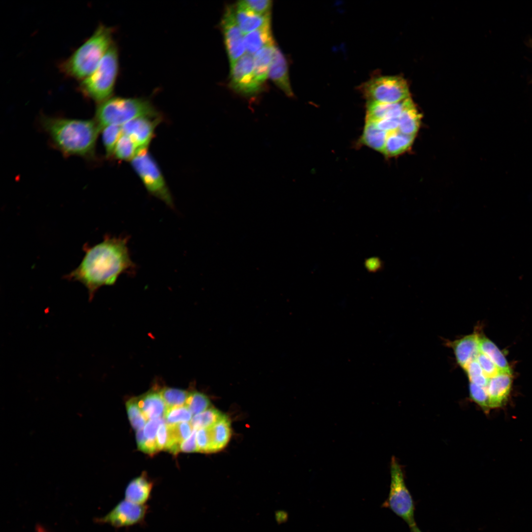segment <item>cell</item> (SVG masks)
Segmentation results:
<instances>
[{
  "instance_id": "ac0fdd59",
  "label": "cell",
  "mask_w": 532,
  "mask_h": 532,
  "mask_svg": "<svg viewBox=\"0 0 532 532\" xmlns=\"http://www.w3.org/2000/svg\"><path fill=\"white\" fill-rule=\"evenodd\" d=\"M153 485V482L145 474L137 477L127 486L125 499L137 504L146 505L150 498Z\"/></svg>"
},
{
  "instance_id": "d590c367",
  "label": "cell",
  "mask_w": 532,
  "mask_h": 532,
  "mask_svg": "<svg viewBox=\"0 0 532 532\" xmlns=\"http://www.w3.org/2000/svg\"><path fill=\"white\" fill-rule=\"evenodd\" d=\"M252 11L261 15L270 13L272 1L270 0H243L239 1Z\"/></svg>"
},
{
  "instance_id": "4316f807",
  "label": "cell",
  "mask_w": 532,
  "mask_h": 532,
  "mask_svg": "<svg viewBox=\"0 0 532 532\" xmlns=\"http://www.w3.org/2000/svg\"><path fill=\"white\" fill-rule=\"evenodd\" d=\"M139 151L133 141L122 133L116 144L113 155L118 160L131 161Z\"/></svg>"
},
{
  "instance_id": "9a60e30c",
  "label": "cell",
  "mask_w": 532,
  "mask_h": 532,
  "mask_svg": "<svg viewBox=\"0 0 532 532\" xmlns=\"http://www.w3.org/2000/svg\"><path fill=\"white\" fill-rule=\"evenodd\" d=\"M413 104L410 98L393 103L367 101L366 120L376 122L386 118L399 117L405 109Z\"/></svg>"
},
{
  "instance_id": "8fae6325",
  "label": "cell",
  "mask_w": 532,
  "mask_h": 532,
  "mask_svg": "<svg viewBox=\"0 0 532 532\" xmlns=\"http://www.w3.org/2000/svg\"><path fill=\"white\" fill-rule=\"evenodd\" d=\"M221 25L231 65L246 53L244 35L237 23L233 7H226Z\"/></svg>"
},
{
  "instance_id": "83f0119b",
  "label": "cell",
  "mask_w": 532,
  "mask_h": 532,
  "mask_svg": "<svg viewBox=\"0 0 532 532\" xmlns=\"http://www.w3.org/2000/svg\"><path fill=\"white\" fill-rule=\"evenodd\" d=\"M225 416L219 410L209 408L202 412L194 415L190 421V424L193 429L197 430L208 428Z\"/></svg>"
},
{
  "instance_id": "44dd1931",
  "label": "cell",
  "mask_w": 532,
  "mask_h": 532,
  "mask_svg": "<svg viewBox=\"0 0 532 532\" xmlns=\"http://www.w3.org/2000/svg\"><path fill=\"white\" fill-rule=\"evenodd\" d=\"M388 134V133L379 129L375 122L366 120L360 142L383 153Z\"/></svg>"
},
{
  "instance_id": "e575fe53",
  "label": "cell",
  "mask_w": 532,
  "mask_h": 532,
  "mask_svg": "<svg viewBox=\"0 0 532 532\" xmlns=\"http://www.w3.org/2000/svg\"><path fill=\"white\" fill-rule=\"evenodd\" d=\"M469 396L470 399L480 406L485 412H488L490 409L487 388L470 382Z\"/></svg>"
},
{
  "instance_id": "5bb4252c",
  "label": "cell",
  "mask_w": 532,
  "mask_h": 532,
  "mask_svg": "<svg viewBox=\"0 0 532 532\" xmlns=\"http://www.w3.org/2000/svg\"><path fill=\"white\" fill-rule=\"evenodd\" d=\"M512 385V374L501 372L490 379L487 387L490 409L502 406L506 401Z\"/></svg>"
},
{
  "instance_id": "d6a6232c",
  "label": "cell",
  "mask_w": 532,
  "mask_h": 532,
  "mask_svg": "<svg viewBox=\"0 0 532 532\" xmlns=\"http://www.w3.org/2000/svg\"><path fill=\"white\" fill-rule=\"evenodd\" d=\"M192 414L185 406L167 408L164 417L168 425H173L191 420Z\"/></svg>"
},
{
  "instance_id": "7c38bea8",
  "label": "cell",
  "mask_w": 532,
  "mask_h": 532,
  "mask_svg": "<svg viewBox=\"0 0 532 532\" xmlns=\"http://www.w3.org/2000/svg\"><path fill=\"white\" fill-rule=\"evenodd\" d=\"M160 122V117L137 118L122 126V133L130 137L139 151L147 149Z\"/></svg>"
},
{
  "instance_id": "52a82bcc",
  "label": "cell",
  "mask_w": 532,
  "mask_h": 532,
  "mask_svg": "<svg viewBox=\"0 0 532 532\" xmlns=\"http://www.w3.org/2000/svg\"><path fill=\"white\" fill-rule=\"evenodd\" d=\"M390 470V492L383 506L390 508L411 527L416 524L414 503L405 484L401 468L395 457L391 459Z\"/></svg>"
},
{
  "instance_id": "277c9868",
  "label": "cell",
  "mask_w": 532,
  "mask_h": 532,
  "mask_svg": "<svg viewBox=\"0 0 532 532\" xmlns=\"http://www.w3.org/2000/svg\"><path fill=\"white\" fill-rule=\"evenodd\" d=\"M142 117L159 115L149 101L141 98L110 97L100 102L96 111V121L100 130L110 125L122 126Z\"/></svg>"
},
{
  "instance_id": "836d02e7",
  "label": "cell",
  "mask_w": 532,
  "mask_h": 532,
  "mask_svg": "<svg viewBox=\"0 0 532 532\" xmlns=\"http://www.w3.org/2000/svg\"><path fill=\"white\" fill-rule=\"evenodd\" d=\"M464 369L466 372L470 383L484 388H487L490 379L485 375L476 359L469 363Z\"/></svg>"
},
{
  "instance_id": "74e56055",
  "label": "cell",
  "mask_w": 532,
  "mask_h": 532,
  "mask_svg": "<svg viewBox=\"0 0 532 532\" xmlns=\"http://www.w3.org/2000/svg\"><path fill=\"white\" fill-rule=\"evenodd\" d=\"M196 441L198 452H210V438L208 428L197 430Z\"/></svg>"
},
{
  "instance_id": "f35d334b",
  "label": "cell",
  "mask_w": 532,
  "mask_h": 532,
  "mask_svg": "<svg viewBox=\"0 0 532 532\" xmlns=\"http://www.w3.org/2000/svg\"><path fill=\"white\" fill-rule=\"evenodd\" d=\"M156 440L158 450L164 449L166 450L169 442V434L167 424L164 423L160 426L157 431Z\"/></svg>"
},
{
  "instance_id": "6da1fadb",
  "label": "cell",
  "mask_w": 532,
  "mask_h": 532,
  "mask_svg": "<svg viewBox=\"0 0 532 532\" xmlns=\"http://www.w3.org/2000/svg\"><path fill=\"white\" fill-rule=\"evenodd\" d=\"M128 236L106 235L93 246L84 245L85 254L78 267L65 278L83 284L88 290L89 300L101 286L113 285L120 275L134 271Z\"/></svg>"
},
{
  "instance_id": "ee69618b",
  "label": "cell",
  "mask_w": 532,
  "mask_h": 532,
  "mask_svg": "<svg viewBox=\"0 0 532 532\" xmlns=\"http://www.w3.org/2000/svg\"><path fill=\"white\" fill-rule=\"evenodd\" d=\"M410 532H422L417 526L416 524H415L411 527H409Z\"/></svg>"
},
{
  "instance_id": "ffe728a7",
  "label": "cell",
  "mask_w": 532,
  "mask_h": 532,
  "mask_svg": "<svg viewBox=\"0 0 532 532\" xmlns=\"http://www.w3.org/2000/svg\"><path fill=\"white\" fill-rule=\"evenodd\" d=\"M246 53L254 56L261 49L274 45L270 23L244 35Z\"/></svg>"
},
{
  "instance_id": "5b68a950",
  "label": "cell",
  "mask_w": 532,
  "mask_h": 532,
  "mask_svg": "<svg viewBox=\"0 0 532 532\" xmlns=\"http://www.w3.org/2000/svg\"><path fill=\"white\" fill-rule=\"evenodd\" d=\"M119 68L117 48L113 43L96 70L81 81L79 92L85 97L101 102L111 97Z\"/></svg>"
},
{
  "instance_id": "3957f363",
  "label": "cell",
  "mask_w": 532,
  "mask_h": 532,
  "mask_svg": "<svg viewBox=\"0 0 532 532\" xmlns=\"http://www.w3.org/2000/svg\"><path fill=\"white\" fill-rule=\"evenodd\" d=\"M112 28L100 25L93 33L68 58L59 65L66 76L82 80L97 68L113 43Z\"/></svg>"
},
{
  "instance_id": "4dcf8cb0",
  "label": "cell",
  "mask_w": 532,
  "mask_h": 532,
  "mask_svg": "<svg viewBox=\"0 0 532 532\" xmlns=\"http://www.w3.org/2000/svg\"><path fill=\"white\" fill-rule=\"evenodd\" d=\"M210 401L206 395L197 391L189 392L185 406L193 415H197L210 408Z\"/></svg>"
},
{
  "instance_id": "7bdbcfd3",
  "label": "cell",
  "mask_w": 532,
  "mask_h": 532,
  "mask_svg": "<svg viewBox=\"0 0 532 532\" xmlns=\"http://www.w3.org/2000/svg\"><path fill=\"white\" fill-rule=\"evenodd\" d=\"M136 439L137 443L138 448V449L142 451L147 439L144 434V432L142 429L137 431L136 433Z\"/></svg>"
},
{
  "instance_id": "2e32d148",
  "label": "cell",
  "mask_w": 532,
  "mask_h": 532,
  "mask_svg": "<svg viewBox=\"0 0 532 532\" xmlns=\"http://www.w3.org/2000/svg\"><path fill=\"white\" fill-rule=\"evenodd\" d=\"M457 363L463 368L471 361L476 360L480 353L479 335L472 333L450 343Z\"/></svg>"
},
{
  "instance_id": "b9f144b4",
  "label": "cell",
  "mask_w": 532,
  "mask_h": 532,
  "mask_svg": "<svg viewBox=\"0 0 532 532\" xmlns=\"http://www.w3.org/2000/svg\"><path fill=\"white\" fill-rule=\"evenodd\" d=\"M197 432V430L193 429L191 435L181 443L180 452L186 453L198 452L196 441Z\"/></svg>"
},
{
  "instance_id": "9c48e42d",
  "label": "cell",
  "mask_w": 532,
  "mask_h": 532,
  "mask_svg": "<svg viewBox=\"0 0 532 532\" xmlns=\"http://www.w3.org/2000/svg\"><path fill=\"white\" fill-rule=\"evenodd\" d=\"M230 87L245 97L258 93L262 87L256 81L253 56L245 53L231 65Z\"/></svg>"
},
{
  "instance_id": "1f68e13d",
  "label": "cell",
  "mask_w": 532,
  "mask_h": 532,
  "mask_svg": "<svg viewBox=\"0 0 532 532\" xmlns=\"http://www.w3.org/2000/svg\"><path fill=\"white\" fill-rule=\"evenodd\" d=\"M126 408L128 417L133 429L138 431L145 426L147 419L140 409L137 398L130 399L126 402Z\"/></svg>"
},
{
  "instance_id": "603a6c76",
  "label": "cell",
  "mask_w": 532,
  "mask_h": 532,
  "mask_svg": "<svg viewBox=\"0 0 532 532\" xmlns=\"http://www.w3.org/2000/svg\"><path fill=\"white\" fill-rule=\"evenodd\" d=\"M415 136L403 134L398 130L388 133L383 154L388 157L401 154L412 145Z\"/></svg>"
},
{
  "instance_id": "7402d4cb",
  "label": "cell",
  "mask_w": 532,
  "mask_h": 532,
  "mask_svg": "<svg viewBox=\"0 0 532 532\" xmlns=\"http://www.w3.org/2000/svg\"><path fill=\"white\" fill-rule=\"evenodd\" d=\"M275 47V45L266 46L253 56L255 80L261 86L268 76Z\"/></svg>"
},
{
  "instance_id": "cb8c5ba5",
  "label": "cell",
  "mask_w": 532,
  "mask_h": 532,
  "mask_svg": "<svg viewBox=\"0 0 532 532\" xmlns=\"http://www.w3.org/2000/svg\"><path fill=\"white\" fill-rule=\"evenodd\" d=\"M210 438V452L223 449L228 443L231 434L230 422L225 416L208 428Z\"/></svg>"
},
{
  "instance_id": "d6986e66",
  "label": "cell",
  "mask_w": 532,
  "mask_h": 532,
  "mask_svg": "<svg viewBox=\"0 0 532 532\" xmlns=\"http://www.w3.org/2000/svg\"><path fill=\"white\" fill-rule=\"evenodd\" d=\"M138 406L147 420L162 418L167 409L159 391H150L137 398Z\"/></svg>"
},
{
  "instance_id": "7a4b0ae2",
  "label": "cell",
  "mask_w": 532,
  "mask_h": 532,
  "mask_svg": "<svg viewBox=\"0 0 532 532\" xmlns=\"http://www.w3.org/2000/svg\"><path fill=\"white\" fill-rule=\"evenodd\" d=\"M41 124L52 143L64 154L94 156L100 131L96 120L43 116Z\"/></svg>"
},
{
  "instance_id": "f546056e",
  "label": "cell",
  "mask_w": 532,
  "mask_h": 532,
  "mask_svg": "<svg viewBox=\"0 0 532 532\" xmlns=\"http://www.w3.org/2000/svg\"><path fill=\"white\" fill-rule=\"evenodd\" d=\"M102 143L107 157L113 155L116 144L122 134V126L110 125L101 129Z\"/></svg>"
},
{
  "instance_id": "30bf717a",
  "label": "cell",
  "mask_w": 532,
  "mask_h": 532,
  "mask_svg": "<svg viewBox=\"0 0 532 532\" xmlns=\"http://www.w3.org/2000/svg\"><path fill=\"white\" fill-rule=\"evenodd\" d=\"M149 507L134 503L128 500L120 501L106 515L97 521L109 524L116 528H127L141 524L145 520Z\"/></svg>"
},
{
  "instance_id": "ab89813d",
  "label": "cell",
  "mask_w": 532,
  "mask_h": 532,
  "mask_svg": "<svg viewBox=\"0 0 532 532\" xmlns=\"http://www.w3.org/2000/svg\"><path fill=\"white\" fill-rule=\"evenodd\" d=\"M165 420L163 418H156L150 420L144 426V434L147 439L151 441H156L158 428L160 426L165 423Z\"/></svg>"
},
{
  "instance_id": "ba28073f",
  "label": "cell",
  "mask_w": 532,
  "mask_h": 532,
  "mask_svg": "<svg viewBox=\"0 0 532 532\" xmlns=\"http://www.w3.org/2000/svg\"><path fill=\"white\" fill-rule=\"evenodd\" d=\"M367 101L397 103L410 98L407 84L398 76H380L372 78L359 87Z\"/></svg>"
},
{
  "instance_id": "484cf974",
  "label": "cell",
  "mask_w": 532,
  "mask_h": 532,
  "mask_svg": "<svg viewBox=\"0 0 532 532\" xmlns=\"http://www.w3.org/2000/svg\"><path fill=\"white\" fill-rule=\"evenodd\" d=\"M421 122V115L413 104L405 109L399 116L398 131L406 135L415 136Z\"/></svg>"
},
{
  "instance_id": "8992f818",
  "label": "cell",
  "mask_w": 532,
  "mask_h": 532,
  "mask_svg": "<svg viewBox=\"0 0 532 532\" xmlns=\"http://www.w3.org/2000/svg\"><path fill=\"white\" fill-rule=\"evenodd\" d=\"M131 162L149 193L173 208V199L164 177L157 163L147 149L140 150Z\"/></svg>"
},
{
  "instance_id": "e0dca14e",
  "label": "cell",
  "mask_w": 532,
  "mask_h": 532,
  "mask_svg": "<svg viewBox=\"0 0 532 532\" xmlns=\"http://www.w3.org/2000/svg\"><path fill=\"white\" fill-rule=\"evenodd\" d=\"M233 9L237 23L244 35L270 23V13L257 14L246 8L240 1L236 4Z\"/></svg>"
},
{
  "instance_id": "4fadbf2b",
  "label": "cell",
  "mask_w": 532,
  "mask_h": 532,
  "mask_svg": "<svg viewBox=\"0 0 532 532\" xmlns=\"http://www.w3.org/2000/svg\"><path fill=\"white\" fill-rule=\"evenodd\" d=\"M268 76L288 97L294 96L287 60L280 49L276 46L274 49Z\"/></svg>"
},
{
  "instance_id": "60d3db41",
  "label": "cell",
  "mask_w": 532,
  "mask_h": 532,
  "mask_svg": "<svg viewBox=\"0 0 532 532\" xmlns=\"http://www.w3.org/2000/svg\"><path fill=\"white\" fill-rule=\"evenodd\" d=\"M375 123L378 128L380 130L387 133H390L398 130L399 117L386 118Z\"/></svg>"
},
{
  "instance_id": "8d00e7d4",
  "label": "cell",
  "mask_w": 532,
  "mask_h": 532,
  "mask_svg": "<svg viewBox=\"0 0 532 532\" xmlns=\"http://www.w3.org/2000/svg\"><path fill=\"white\" fill-rule=\"evenodd\" d=\"M477 361L479 363L485 375L489 379L494 377L501 372L500 370L486 355L480 352Z\"/></svg>"
},
{
  "instance_id": "d4e9b609",
  "label": "cell",
  "mask_w": 532,
  "mask_h": 532,
  "mask_svg": "<svg viewBox=\"0 0 532 532\" xmlns=\"http://www.w3.org/2000/svg\"><path fill=\"white\" fill-rule=\"evenodd\" d=\"M479 344L480 352L488 357L501 372L512 374L505 357L494 343L486 337L479 335Z\"/></svg>"
},
{
  "instance_id": "f1b7e54d",
  "label": "cell",
  "mask_w": 532,
  "mask_h": 532,
  "mask_svg": "<svg viewBox=\"0 0 532 532\" xmlns=\"http://www.w3.org/2000/svg\"><path fill=\"white\" fill-rule=\"evenodd\" d=\"M159 391L167 408L185 405L189 394L185 390L166 387Z\"/></svg>"
},
{
  "instance_id": "f6af8a7d",
  "label": "cell",
  "mask_w": 532,
  "mask_h": 532,
  "mask_svg": "<svg viewBox=\"0 0 532 532\" xmlns=\"http://www.w3.org/2000/svg\"><path fill=\"white\" fill-rule=\"evenodd\" d=\"M37 532H46L40 526H38L36 528Z\"/></svg>"
}]
</instances>
